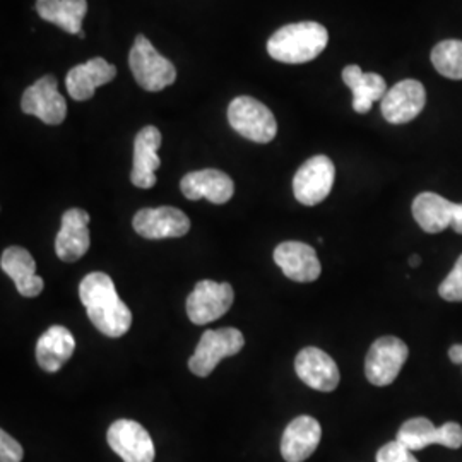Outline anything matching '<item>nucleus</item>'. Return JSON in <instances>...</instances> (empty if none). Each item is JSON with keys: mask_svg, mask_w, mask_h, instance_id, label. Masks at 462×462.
Wrapping results in <instances>:
<instances>
[{"mask_svg": "<svg viewBox=\"0 0 462 462\" xmlns=\"http://www.w3.org/2000/svg\"><path fill=\"white\" fill-rule=\"evenodd\" d=\"M79 298L97 329L108 337H122L133 326V312L120 300L116 282L105 273H91L79 284Z\"/></svg>", "mask_w": 462, "mask_h": 462, "instance_id": "f257e3e1", "label": "nucleus"}, {"mask_svg": "<svg viewBox=\"0 0 462 462\" xmlns=\"http://www.w3.org/2000/svg\"><path fill=\"white\" fill-rule=\"evenodd\" d=\"M328 42L329 33L322 24L314 21L293 23L267 40V53L282 64H305L317 59Z\"/></svg>", "mask_w": 462, "mask_h": 462, "instance_id": "f03ea898", "label": "nucleus"}, {"mask_svg": "<svg viewBox=\"0 0 462 462\" xmlns=\"http://www.w3.org/2000/svg\"><path fill=\"white\" fill-rule=\"evenodd\" d=\"M129 66L137 84L149 93L163 91L175 83V66L151 45L144 34H139L129 51Z\"/></svg>", "mask_w": 462, "mask_h": 462, "instance_id": "7ed1b4c3", "label": "nucleus"}, {"mask_svg": "<svg viewBox=\"0 0 462 462\" xmlns=\"http://www.w3.org/2000/svg\"><path fill=\"white\" fill-rule=\"evenodd\" d=\"M228 122L233 131L248 141L267 144L278 134V122L274 114L252 97H238L228 106Z\"/></svg>", "mask_w": 462, "mask_h": 462, "instance_id": "20e7f679", "label": "nucleus"}, {"mask_svg": "<svg viewBox=\"0 0 462 462\" xmlns=\"http://www.w3.org/2000/svg\"><path fill=\"white\" fill-rule=\"evenodd\" d=\"M244 345V334L235 328L206 330L189 360V368L198 377H208L223 358L240 353Z\"/></svg>", "mask_w": 462, "mask_h": 462, "instance_id": "39448f33", "label": "nucleus"}, {"mask_svg": "<svg viewBox=\"0 0 462 462\" xmlns=\"http://www.w3.org/2000/svg\"><path fill=\"white\" fill-rule=\"evenodd\" d=\"M410 356V349L396 336H383L377 339L365 360V375L372 385L385 387L397 379L401 368Z\"/></svg>", "mask_w": 462, "mask_h": 462, "instance_id": "423d86ee", "label": "nucleus"}, {"mask_svg": "<svg viewBox=\"0 0 462 462\" xmlns=\"http://www.w3.org/2000/svg\"><path fill=\"white\" fill-rule=\"evenodd\" d=\"M336 179V168L330 158L324 154H317L300 166L293 177V192L300 204L317 206L332 190Z\"/></svg>", "mask_w": 462, "mask_h": 462, "instance_id": "0eeeda50", "label": "nucleus"}, {"mask_svg": "<svg viewBox=\"0 0 462 462\" xmlns=\"http://www.w3.org/2000/svg\"><path fill=\"white\" fill-rule=\"evenodd\" d=\"M233 298L235 293L230 282L199 281L187 298V315L198 326L215 322L230 310Z\"/></svg>", "mask_w": 462, "mask_h": 462, "instance_id": "6e6552de", "label": "nucleus"}, {"mask_svg": "<svg viewBox=\"0 0 462 462\" xmlns=\"http://www.w3.org/2000/svg\"><path fill=\"white\" fill-rule=\"evenodd\" d=\"M57 86V78L51 74L40 78L23 93L21 110L28 116H38L47 125L62 124L67 116V101Z\"/></svg>", "mask_w": 462, "mask_h": 462, "instance_id": "1a4fd4ad", "label": "nucleus"}, {"mask_svg": "<svg viewBox=\"0 0 462 462\" xmlns=\"http://www.w3.org/2000/svg\"><path fill=\"white\" fill-rule=\"evenodd\" d=\"M396 440L413 452L435 444L448 448H461L462 427L454 421H448L442 427H435L429 418L420 416L402 423V427L397 431Z\"/></svg>", "mask_w": 462, "mask_h": 462, "instance_id": "9d476101", "label": "nucleus"}, {"mask_svg": "<svg viewBox=\"0 0 462 462\" xmlns=\"http://www.w3.org/2000/svg\"><path fill=\"white\" fill-rule=\"evenodd\" d=\"M413 216L420 228L431 235L447 228H452L462 235V204H454L439 194L421 192L416 196L413 200Z\"/></svg>", "mask_w": 462, "mask_h": 462, "instance_id": "9b49d317", "label": "nucleus"}, {"mask_svg": "<svg viewBox=\"0 0 462 462\" xmlns=\"http://www.w3.org/2000/svg\"><path fill=\"white\" fill-rule=\"evenodd\" d=\"M108 446L124 462L154 461V444L148 430L133 420H116L106 433Z\"/></svg>", "mask_w": 462, "mask_h": 462, "instance_id": "f8f14e48", "label": "nucleus"}, {"mask_svg": "<svg viewBox=\"0 0 462 462\" xmlns=\"http://www.w3.org/2000/svg\"><path fill=\"white\" fill-rule=\"evenodd\" d=\"M134 230L148 240L180 238L190 230V219L177 208H146L134 216Z\"/></svg>", "mask_w": 462, "mask_h": 462, "instance_id": "ddd939ff", "label": "nucleus"}, {"mask_svg": "<svg viewBox=\"0 0 462 462\" xmlns=\"http://www.w3.org/2000/svg\"><path fill=\"white\" fill-rule=\"evenodd\" d=\"M425 103V86L416 79H404L393 86L382 99V116L394 125L408 124L423 112Z\"/></svg>", "mask_w": 462, "mask_h": 462, "instance_id": "4468645a", "label": "nucleus"}, {"mask_svg": "<svg viewBox=\"0 0 462 462\" xmlns=\"http://www.w3.org/2000/svg\"><path fill=\"white\" fill-rule=\"evenodd\" d=\"M297 375L303 383L320 393H330L339 385V368L329 355L319 347H303L295 360Z\"/></svg>", "mask_w": 462, "mask_h": 462, "instance_id": "2eb2a0df", "label": "nucleus"}, {"mask_svg": "<svg viewBox=\"0 0 462 462\" xmlns=\"http://www.w3.org/2000/svg\"><path fill=\"white\" fill-rule=\"evenodd\" d=\"M89 219H91L89 215L79 208L67 209L64 213L62 226L55 238V252L60 261L76 263L89 250L91 245V236L88 230Z\"/></svg>", "mask_w": 462, "mask_h": 462, "instance_id": "dca6fc26", "label": "nucleus"}, {"mask_svg": "<svg viewBox=\"0 0 462 462\" xmlns=\"http://www.w3.org/2000/svg\"><path fill=\"white\" fill-rule=\"evenodd\" d=\"M322 429L312 416H298L282 433L281 456L286 462L307 461L320 444Z\"/></svg>", "mask_w": 462, "mask_h": 462, "instance_id": "f3484780", "label": "nucleus"}, {"mask_svg": "<svg viewBox=\"0 0 462 462\" xmlns=\"http://www.w3.org/2000/svg\"><path fill=\"white\" fill-rule=\"evenodd\" d=\"M274 263L280 265L286 278L297 282H312L322 273L315 248L301 242L280 244L274 250Z\"/></svg>", "mask_w": 462, "mask_h": 462, "instance_id": "a211bd4d", "label": "nucleus"}, {"mask_svg": "<svg viewBox=\"0 0 462 462\" xmlns=\"http://www.w3.org/2000/svg\"><path fill=\"white\" fill-rule=\"evenodd\" d=\"M162 146V133L148 125L141 129L134 141V166L131 182L139 189H151L156 183V170L162 165L158 149Z\"/></svg>", "mask_w": 462, "mask_h": 462, "instance_id": "6ab92c4d", "label": "nucleus"}, {"mask_svg": "<svg viewBox=\"0 0 462 462\" xmlns=\"http://www.w3.org/2000/svg\"><path fill=\"white\" fill-rule=\"evenodd\" d=\"M182 194L189 200L208 199L213 204H226L235 194L230 175L215 168L187 173L180 182Z\"/></svg>", "mask_w": 462, "mask_h": 462, "instance_id": "aec40b11", "label": "nucleus"}, {"mask_svg": "<svg viewBox=\"0 0 462 462\" xmlns=\"http://www.w3.org/2000/svg\"><path fill=\"white\" fill-rule=\"evenodd\" d=\"M116 76V66L106 62L103 57H95L69 70L66 78L67 91L76 101H86L95 97V91L99 86L112 83Z\"/></svg>", "mask_w": 462, "mask_h": 462, "instance_id": "412c9836", "label": "nucleus"}, {"mask_svg": "<svg viewBox=\"0 0 462 462\" xmlns=\"http://www.w3.org/2000/svg\"><path fill=\"white\" fill-rule=\"evenodd\" d=\"M0 267L11 280L14 281L17 293L21 297L34 298L43 291L45 282L40 276H36V263L33 255L26 248H5L2 252Z\"/></svg>", "mask_w": 462, "mask_h": 462, "instance_id": "4be33fe9", "label": "nucleus"}, {"mask_svg": "<svg viewBox=\"0 0 462 462\" xmlns=\"http://www.w3.org/2000/svg\"><path fill=\"white\" fill-rule=\"evenodd\" d=\"M74 349L76 339L72 332L64 326H51L38 339L36 362L45 372L55 374L69 362Z\"/></svg>", "mask_w": 462, "mask_h": 462, "instance_id": "5701e85b", "label": "nucleus"}, {"mask_svg": "<svg viewBox=\"0 0 462 462\" xmlns=\"http://www.w3.org/2000/svg\"><path fill=\"white\" fill-rule=\"evenodd\" d=\"M343 81L353 91V108L356 114H368L375 101L387 95V84L375 72H364L358 66H346Z\"/></svg>", "mask_w": 462, "mask_h": 462, "instance_id": "b1692460", "label": "nucleus"}, {"mask_svg": "<svg viewBox=\"0 0 462 462\" xmlns=\"http://www.w3.org/2000/svg\"><path fill=\"white\" fill-rule=\"evenodd\" d=\"M36 13L70 34L83 32V19L88 14L86 0H36Z\"/></svg>", "mask_w": 462, "mask_h": 462, "instance_id": "393cba45", "label": "nucleus"}, {"mask_svg": "<svg viewBox=\"0 0 462 462\" xmlns=\"http://www.w3.org/2000/svg\"><path fill=\"white\" fill-rule=\"evenodd\" d=\"M431 64L448 79H462V42L446 40L431 50Z\"/></svg>", "mask_w": 462, "mask_h": 462, "instance_id": "a878e982", "label": "nucleus"}, {"mask_svg": "<svg viewBox=\"0 0 462 462\" xmlns=\"http://www.w3.org/2000/svg\"><path fill=\"white\" fill-rule=\"evenodd\" d=\"M439 295L446 301H462V255L439 286Z\"/></svg>", "mask_w": 462, "mask_h": 462, "instance_id": "bb28decb", "label": "nucleus"}, {"mask_svg": "<svg viewBox=\"0 0 462 462\" xmlns=\"http://www.w3.org/2000/svg\"><path fill=\"white\" fill-rule=\"evenodd\" d=\"M375 459L377 462H420L414 457L413 450H410L397 440L382 447Z\"/></svg>", "mask_w": 462, "mask_h": 462, "instance_id": "cd10ccee", "label": "nucleus"}, {"mask_svg": "<svg viewBox=\"0 0 462 462\" xmlns=\"http://www.w3.org/2000/svg\"><path fill=\"white\" fill-rule=\"evenodd\" d=\"M24 450L5 430L0 431V462H21Z\"/></svg>", "mask_w": 462, "mask_h": 462, "instance_id": "c85d7f7f", "label": "nucleus"}, {"mask_svg": "<svg viewBox=\"0 0 462 462\" xmlns=\"http://www.w3.org/2000/svg\"><path fill=\"white\" fill-rule=\"evenodd\" d=\"M448 356L452 364L462 365V345H454L448 349Z\"/></svg>", "mask_w": 462, "mask_h": 462, "instance_id": "c756f323", "label": "nucleus"}, {"mask_svg": "<svg viewBox=\"0 0 462 462\" xmlns=\"http://www.w3.org/2000/svg\"><path fill=\"white\" fill-rule=\"evenodd\" d=\"M420 263H421V257H420V255H411V259H410V265H411V267H418Z\"/></svg>", "mask_w": 462, "mask_h": 462, "instance_id": "7c9ffc66", "label": "nucleus"}]
</instances>
